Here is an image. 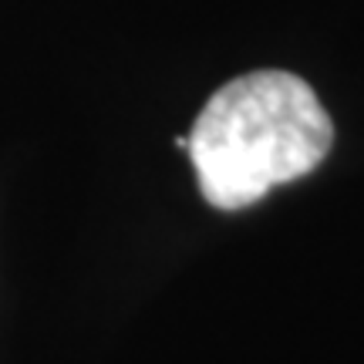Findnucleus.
<instances>
[{"label":"nucleus","instance_id":"f257e3e1","mask_svg":"<svg viewBox=\"0 0 364 364\" xmlns=\"http://www.w3.org/2000/svg\"><path fill=\"white\" fill-rule=\"evenodd\" d=\"M199 193L223 213L253 206L273 186L304 179L334 142L317 91L290 71H250L226 81L186 135Z\"/></svg>","mask_w":364,"mask_h":364}]
</instances>
